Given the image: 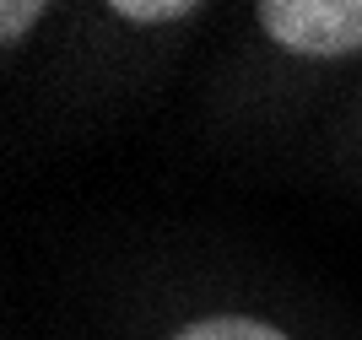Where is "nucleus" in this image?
Instances as JSON below:
<instances>
[{
	"mask_svg": "<svg viewBox=\"0 0 362 340\" xmlns=\"http://www.w3.org/2000/svg\"><path fill=\"white\" fill-rule=\"evenodd\" d=\"M255 22L292 54L341 59L362 49V0H259Z\"/></svg>",
	"mask_w": 362,
	"mask_h": 340,
	"instance_id": "nucleus-1",
	"label": "nucleus"
},
{
	"mask_svg": "<svg viewBox=\"0 0 362 340\" xmlns=\"http://www.w3.org/2000/svg\"><path fill=\"white\" fill-rule=\"evenodd\" d=\"M173 340H292L265 319L249 313H211V319H189L184 329H173Z\"/></svg>",
	"mask_w": 362,
	"mask_h": 340,
	"instance_id": "nucleus-2",
	"label": "nucleus"
},
{
	"mask_svg": "<svg viewBox=\"0 0 362 340\" xmlns=\"http://www.w3.org/2000/svg\"><path fill=\"white\" fill-rule=\"evenodd\" d=\"M200 6L195 0H119L114 6V16H124V22H146V28H157V22H179V16H195Z\"/></svg>",
	"mask_w": 362,
	"mask_h": 340,
	"instance_id": "nucleus-3",
	"label": "nucleus"
},
{
	"mask_svg": "<svg viewBox=\"0 0 362 340\" xmlns=\"http://www.w3.org/2000/svg\"><path fill=\"white\" fill-rule=\"evenodd\" d=\"M38 16H44V6H38V0H33V6H28V0H6V6H0V38H6V44H16V38L38 22Z\"/></svg>",
	"mask_w": 362,
	"mask_h": 340,
	"instance_id": "nucleus-4",
	"label": "nucleus"
}]
</instances>
